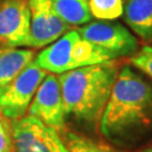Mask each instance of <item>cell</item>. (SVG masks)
Returning <instances> with one entry per match:
<instances>
[{
  "label": "cell",
  "instance_id": "cell-17",
  "mask_svg": "<svg viewBox=\"0 0 152 152\" xmlns=\"http://www.w3.org/2000/svg\"><path fill=\"white\" fill-rule=\"evenodd\" d=\"M139 152H152V145L151 147L145 148V149H142V150H140Z\"/></svg>",
  "mask_w": 152,
  "mask_h": 152
},
{
  "label": "cell",
  "instance_id": "cell-5",
  "mask_svg": "<svg viewBox=\"0 0 152 152\" xmlns=\"http://www.w3.org/2000/svg\"><path fill=\"white\" fill-rule=\"evenodd\" d=\"M14 152H68L58 131L34 116L11 120Z\"/></svg>",
  "mask_w": 152,
  "mask_h": 152
},
{
  "label": "cell",
  "instance_id": "cell-1",
  "mask_svg": "<svg viewBox=\"0 0 152 152\" xmlns=\"http://www.w3.org/2000/svg\"><path fill=\"white\" fill-rule=\"evenodd\" d=\"M99 129L108 141L122 147L152 131V83L129 65L118 72Z\"/></svg>",
  "mask_w": 152,
  "mask_h": 152
},
{
  "label": "cell",
  "instance_id": "cell-15",
  "mask_svg": "<svg viewBox=\"0 0 152 152\" xmlns=\"http://www.w3.org/2000/svg\"><path fill=\"white\" fill-rule=\"evenodd\" d=\"M130 63L152 79V45H144L131 55Z\"/></svg>",
  "mask_w": 152,
  "mask_h": 152
},
{
  "label": "cell",
  "instance_id": "cell-9",
  "mask_svg": "<svg viewBox=\"0 0 152 152\" xmlns=\"http://www.w3.org/2000/svg\"><path fill=\"white\" fill-rule=\"evenodd\" d=\"M31 11V48H43L53 43L70 29V25L55 10L53 0H28Z\"/></svg>",
  "mask_w": 152,
  "mask_h": 152
},
{
  "label": "cell",
  "instance_id": "cell-4",
  "mask_svg": "<svg viewBox=\"0 0 152 152\" xmlns=\"http://www.w3.org/2000/svg\"><path fill=\"white\" fill-rule=\"evenodd\" d=\"M48 73L33 60L11 81L0 88V114L9 120L23 117Z\"/></svg>",
  "mask_w": 152,
  "mask_h": 152
},
{
  "label": "cell",
  "instance_id": "cell-3",
  "mask_svg": "<svg viewBox=\"0 0 152 152\" xmlns=\"http://www.w3.org/2000/svg\"><path fill=\"white\" fill-rule=\"evenodd\" d=\"M34 61L46 72L61 75L86 65L114 61V59L99 46L82 38L77 29H69L41 51Z\"/></svg>",
  "mask_w": 152,
  "mask_h": 152
},
{
  "label": "cell",
  "instance_id": "cell-16",
  "mask_svg": "<svg viewBox=\"0 0 152 152\" xmlns=\"http://www.w3.org/2000/svg\"><path fill=\"white\" fill-rule=\"evenodd\" d=\"M0 152H14L11 123L2 114H0Z\"/></svg>",
  "mask_w": 152,
  "mask_h": 152
},
{
  "label": "cell",
  "instance_id": "cell-7",
  "mask_svg": "<svg viewBox=\"0 0 152 152\" xmlns=\"http://www.w3.org/2000/svg\"><path fill=\"white\" fill-rule=\"evenodd\" d=\"M27 112L28 115L38 118L58 132L64 129L66 115L58 76L54 73L45 76L33 97Z\"/></svg>",
  "mask_w": 152,
  "mask_h": 152
},
{
  "label": "cell",
  "instance_id": "cell-8",
  "mask_svg": "<svg viewBox=\"0 0 152 152\" xmlns=\"http://www.w3.org/2000/svg\"><path fill=\"white\" fill-rule=\"evenodd\" d=\"M31 11L28 0L0 2V45L7 48L29 46Z\"/></svg>",
  "mask_w": 152,
  "mask_h": 152
},
{
  "label": "cell",
  "instance_id": "cell-12",
  "mask_svg": "<svg viewBox=\"0 0 152 152\" xmlns=\"http://www.w3.org/2000/svg\"><path fill=\"white\" fill-rule=\"evenodd\" d=\"M58 15L70 26H81L91 20L89 0H53Z\"/></svg>",
  "mask_w": 152,
  "mask_h": 152
},
{
  "label": "cell",
  "instance_id": "cell-13",
  "mask_svg": "<svg viewBox=\"0 0 152 152\" xmlns=\"http://www.w3.org/2000/svg\"><path fill=\"white\" fill-rule=\"evenodd\" d=\"M63 142L68 152H120L114 147L75 132H66Z\"/></svg>",
  "mask_w": 152,
  "mask_h": 152
},
{
  "label": "cell",
  "instance_id": "cell-14",
  "mask_svg": "<svg viewBox=\"0 0 152 152\" xmlns=\"http://www.w3.org/2000/svg\"><path fill=\"white\" fill-rule=\"evenodd\" d=\"M89 10L98 20H115L123 15L124 0H89Z\"/></svg>",
  "mask_w": 152,
  "mask_h": 152
},
{
  "label": "cell",
  "instance_id": "cell-11",
  "mask_svg": "<svg viewBox=\"0 0 152 152\" xmlns=\"http://www.w3.org/2000/svg\"><path fill=\"white\" fill-rule=\"evenodd\" d=\"M32 50L7 48L0 45V88L11 81L26 65L34 60Z\"/></svg>",
  "mask_w": 152,
  "mask_h": 152
},
{
  "label": "cell",
  "instance_id": "cell-6",
  "mask_svg": "<svg viewBox=\"0 0 152 152\" xmlns=\"http://www.w3.org/2000/svg\"><path fill=\"white\" fill-rule=\"evenodd\" d=\"M82 38L99 46L114 60L131 56L139 50L137 38L123 26L113 20L89 22L77 28Z\"/></svg>",
  "mask_w": 152,
  "mask_h": 152
},
{
  "label": "cell",
  "instance_id": "cell-10",
  "mask_svg": "<svg viewBox=\"0 0 152 152\" xmlns=\"http://www.w3.org/2000/svg\"><path fill=\"white\" fill-rule=\"evenodd\" d=\"M122 16L135 35L152 43V0H124Z\"/></svg>",
  "mask_w": 152,
  "mask_h": 152
},
{
  "label": "cell",
  "instance_id": "cell-2",
  "mask_svg": "<svg viewBox=\"0 0 152 152\" xmlns=\"http://www.w3.org/2000/svg\"><path fill=\"white\" fill-rule=\"evenodd\" d=\"M118 72L114 60L59 75L65 115L89 126L99 123Z\"/></svg>",
  "mask_w": 152,
  "mask_h": 152
}]
</instances>
